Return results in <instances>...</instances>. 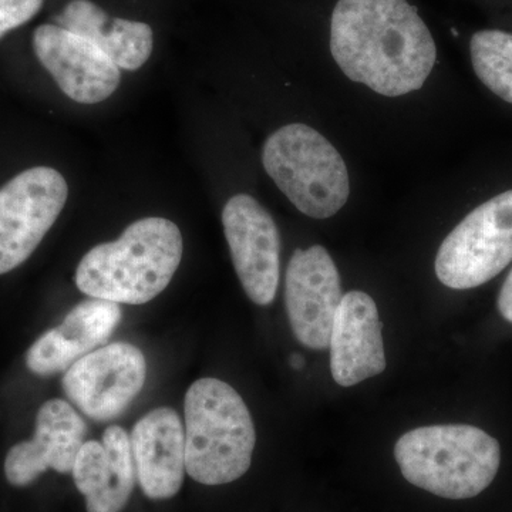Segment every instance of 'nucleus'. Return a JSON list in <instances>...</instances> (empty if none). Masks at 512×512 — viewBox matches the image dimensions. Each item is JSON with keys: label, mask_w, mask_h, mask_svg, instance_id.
Masks as SVG:
<instances>
[{"label": "nucleus", "mask_w": 512, "mask_h": 512, "mask_svg": "<svg viewBox=\"0 0 512 512\" xmlns=\"http://www.w3.org/2000/svg\"><path fill=\"white\" fill-rule=\"evenodd\" d=\"M330 52L352 82L386 97L419 90L437 57L429 28L407 0H338Z\"/></svg>", "instance_id": "f257e3e1"}, {"label": "nucleus", "mask_w": 512, "mask_h": 512, "mask_svg": "<svg viewBox=\"0 0 512 512\" xmlns=\"http://www.w3.org/2000/svg\"><path fill=\"white\" fill-rule=\"evenodd\" d=\"M183 259V235L173 221L141 218L119 239L90 249L76 269V285L90 298L119 305L153 301L173 281Z\"/></svg>", "instance_id": "f03ea898"}, {"label": "nucleus", "mask_w": 512, "mask_h": 512, "mask_svg": "<svg viewBox=\"0 0 512 512\" xmlns=\"http://www.w3.org/2000/svg\"><path fill=\"white\" fill-rule=\"evenodd\" d=\"M394 458L410 484L447 500H468L493 484L501 447L470 424H436L404 433Z\"/></svg>", "instance_id": "7ed1b4c3"}, {"label": "nucleus", "mask_w": 512, "mask_h": 512, "mask_svg": "<svg viewBox=\"0 0 512 512\" xmlns=\"http://www.w3.org/2000/svg\"><path fill=\"white\" fill-rule=\"evenodd\" d=\"M185 471L204 485L244 476L256 444L254 420L234 387L214 377L192 383L184 402Z\"/></svg>", "instance_id": "20e7f679"}, {"label": "nucleus", "mask_w": 512, "mask_h": 512, "mask_svg": "<svg viewBox=\"0 0 512 512\" xmlns=\"http://www.w3.org/2000/svg\"><path fill=\"white\" fill-rule=\"evenodd\" d=\"M262 164L276 187L308 217H333L348 201L345 161L322 134L306 124H288L266 138Z\"/></svg>", "instance_id": "39448f33"}, {"label": "nucleus", "mask_w": 512, "mask_h": 512, "mask_svg": "<svg viewBox=\"0 0 512 512\" xmlns=\"http://www.w3.org/2000/svg\"><path fill=\"white\" fill-rule=\"evenodd\" d=\"M512 261V190L491 198L457 225L437 252L436 275L447 288L487 284Z\"/></svg>", "instance_id": "423d86ee"}, {"label": "nucleus", "mask_w": 512, "mask_h": 512, "mask_svg": "<svg viewBox=\"0 0 512 512\" xmlns=\"http://www.w3.org/2000/svg\"><path fill=\"white\" fill-rule=\"evenodd\" d=\"M69 185L52 167H33L0 188V275L25 264L62 214Z\"/></svg>", "instance_id": "0eeeda50"}, {"label": "nucleus", "mask_w": 512, "mask_h": 512, "mask_svg": "<svg viewBox=\"0 0 512 512\" xmlns=\"http://www.w3.org/2000/svg\"><path fill=\"white\" fill-rule=\"evenodd\" d=\"M147 379L143 352L116 342L77 360L64 372L63 390L77 409L94 421L117 419L137 399Z\"/></svg>", "instance_id": "6e6552de"}, {"label": "nucleus", "mask_w": 512, "mask_h": 512, "mask_svg": "<svg viewBox=\"0 0 512 512\" xmlns=\"http://www.w3.org/2000/svg\"><path fill=\"white\" fill-rule=\"evenodd\" d=\"M222 225L248 298L259 306L271 305L281 278V237L274 218L251 195L237 194L222 210Z\"/></svg>", "instance_id": "1a4fd4ad"}, {"label": "nucleus", "mask_w": 512, "mask_h": 512, "mask_svg": "<svg viewBox=\"0 0 512 512\" xmlns=\"http://www.w3.org/2000/svg\"><path fill=\"white\" fill-rule=\"evenodd\" d=\"M340 276L320 245L296 249L285 276V305L295 338L305 348H329L333 320L342 301Z\"/></svg>", "instance_id": "9d476101"}, {"label": "nucleus", "mask_w": 512, "mask_h": 512, "mask_svg": "<svg viewBox=\"0 0 512 512\" xmlns=\"http://www.w3.org/2000/svg\"><path fill=\"white\" fill-rule=\"evenodd\" d=\"M33 50L42 66L69 99L97 104L119 89V67L84 37L45 23L33 32Z\"/></svg>", "instance_id": "9b49d317"}, {"label": "nucleus", "mask_w": 512, "mask_h": 512, "mask_svg": "<svg viewBox=\"0 0 512 512\" xmlns=\"http://www.w3.org/2000/svg\"><path fill=\"white\" fill-rule=\"evenodd\" d=\"M86 433V421L72 404L47 400L37 412L35 436L10 448L5 460L6 480L13 487H28L47 470L72 473Z\"/></svg>", "instance_id": "f8f14e48"}, {"label": "nucleus", "mask_w": 512, "mask_h": 512, "mask_svg": "<svg viewBox=\"0 0 512 512\" xmlns=\"http://www.w3.org/2000/svg\"><path fill=\"white\" fill-rule=\"evenodd\" d=\"M383 323L376 302L362 291L343 295L330 333V372L342 387H352L386 369Z\"/></svg>", "instance_id": "ddd939ff"}, {"label": "nucleus", "mask_w": 512, "mask_h": 512, "mask_svg": "<svg viewBox=\"0 0 512 512\" xmlns=\"http://www.w3.org/2000/svg\"><path fill=\"white\" fill-rule=\"evenodd\" d=\"M119 303L87 299L74 306L55 329L43 333L26 353V366L37 376L66 372L77 360L106 343L121 322Z\"/></svg>", "instance_id": "4468645a"}, {"label": "nucleus", "mask_w": 512, "mask_h": 512, "mask_svg": "<svg viewBox=\"0 0 512 512\" xmlns=\"http://www.w3.org/2000/svg\"><path fill=\"white\" fill-rule=\"evenodd\" d=\"M138 484L150 500H168L181 490L185 429L180 414L158 407L141 417L130 436Z\"/></svg>", "instance_id": "2eb2a0df"}, {"label": "nucleus", "mask_w": 512, "mask_h": 512, "mask_svg": "<svg viewBox=\"0 0 512 512\" xmlns=\"http://www.w3.org/2000/svg\"><path fill=\"white\" fill-rule=\"evenodd\" d=\"M77 490L87 512H121L136 484L130 436L123 427H107L101 441H86L73 467Z\"/></svg>", "instance_id": "dca6fc26"}, {"label": "nucleus", "mask_w": 512, "mask_h": 512, "mask_svg": "<svg viewBox=\"0 0 512 512\" xmlns=\"http://www.w3.org/2000/svg\"><path fill=\"white\" fill-rule=\"evenodd\" d=\"M55 22L99 47L120 70L136 72L153 53L154 32L150 25L113 18L92 0H70Z\"/></svg>", "instance_id": "f3484780"}, {"label": "nucleus", "mask_w": 512, "mask_h": 512, "mask_svg": "<svg viewBox=\"0 0 512 512\" xmlns=\"http://www.w3.org/2000/svg\"><path fill=\"white\" fill-rule=\"evenodd\" d=\"M470 53L480 82L512 104V33L480 30L471 37Z\"/></svg>", "instance_id": "a211bd4d"}, {"label": "nucleus", "mask_w": 512, "mask_h": 512, "mask_svg": "<svg viewBox=\"0 0 512 512\" xmlns=\"http://www.w3.org/2000/svg\"><path fill=\"white\" fill-rule=\"evenodd\" d=\"M45 0H0V39L30 22Z\"/></svg>", "instance_id": "6ab92c4d"}, {"label": "nucleus", "mask_w": 512, "mask_h": 512, "mask_svg": "<svg viewBox=\"0 0 512 512\" xmlns=\"http://www.w3.org/2000/svg\"><path fill=\"white\" fill-rule=\"evenodd\" d=\"M497 308L507 322L512 323V271L508 274L498 295Z\"/></svg>", "instance_id": "aec40b11"}, {"label": "nucleus", "mask_w": 512, "mask_h": 512, "mask_svg": "<svg viewBox=\"0 0 512 512\" xmlns=\"http://www.w3.org/2000/svg\"><path fill=\"white\" fill-rule=\"evenodd\" d=\"M289 363H291L292 369L302 370L303 366H305V359L299 353H293L291 357H289Z\"/></svg>", "instance_id": "412c9836"}]
</instances>
